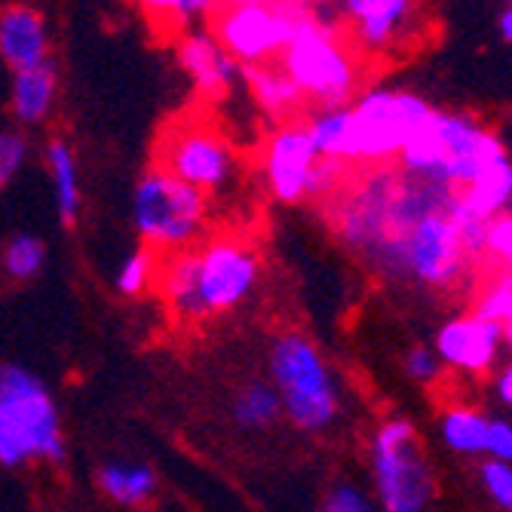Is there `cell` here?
<instances>
[{"label": "cell", "mask_w": 512, "mask_h": 512, "mask_svg": "<svg viewBox=\"0 0 512 512\" xmlns=\"http://www.w3.org/2000/svg\"><path fill=\"white\" fill-rule=\"evenodd\" d=\"M267 381L283 417L301 433H329L341 417V387L316 341L298 329L273 335L267 347Z\"/></svg>", "instance_id": "5"}, {"label": "cell", "mask_w": 512, "mask_h": 512, "mask_svg": "<svg viewBox=\"0 0 512 512\" xmlns=\"http://www.w3.org/2000/svg\"><path fill=\"white\" fill-rule=\"evenodd\" d=\"M402 371L414 381V384H421V387H430L442 378V362L439 356L433 353V347H411L402 359Z\"/></svg>", "instance_id": "31"}, {"label": "cell", "mask_w": 512, "mask_h": 512, "mask_svg": "<svg viewBox=\"0 0 512 512\" xmlns=\"http://www.w3.org/2000/svg\"><path fill=\"white\" fill-rule=\"evenodd\" d=\"M454 191L396 166L362 169L325 203L338 240L390 283L451 292L470 279V258L451 221Z\"/></svg>", "instance_id": "1"}, {"label": "cell", "mask_w": 512, "mask_h": 512, "mask_svg": "<svg viewBox=\"0 0 512 512\" xmlns=\"http://www.w3.org/2000/svg\"><path fill=\"white\" fill-rule=\"evenodd\" d=\"M329 4L347 22L356 50L387 53L396 50L411 25L417 0H329Z\"/></svg>", "instance_id": "15"}, {"label": "cell", "mask_w": 512, "mask_h": 512, "mask_svg": "<svg viewBox=\"0 0 512 512\" xmlns=\"http://www.w3.org/2000/svg\"><path fill=\"white\" fill-rule=\"evenodd\" d=\"M485 457L512 463V421H506V417H491Z\"/></svg>", "instance_id": "32"}, {"label": "cell", "mask_w": 512, "mask_h": 512, "mask_svg": "<svg viewBox=\"0 0 512 512\" xmlns=\"http://www.w3.org/2000/svg\"><path fill=\"white\" fill-rule=\"evenodd\" d=\"M258 172L264 181V191L283 206L332 200L350 178V169L344 163L319 157L304 123L298 120L270 129L261 145Z\"/></svg>", "instance_id": "10"}, {"label": "cell", "mask_w": 512, "mask_h": 512, "mask_svg": "<svg viewBox=\"0 0 512 512\" xmlns=\"http://www.w3.org/2000/svg\"><path fill=\"white\" fill-rule=\"evenodd\" d=\"M506 157L500 135L470 111L433 108L424 126L402 148L396 169L405 175L463 191L494 160Z\"/></svg>", "instance_id": "3"}, {"label": "cell", "mask_w": 512, "mask_h": 512, "mask_svg": "<svg viewBox=\"0 0 512 512\" xmlns=\"http://www.w3.org/2000/svg\"><path fill=\"white\" fill-rule=\"evenodd\" d=\"M485 258H491L500 270L512 273V209L488 221Z\"/></svg>", "instance_id": "30"}, {"label": "cell", "mask_w": 512, "mask_h": 512, "mask_svg": "<svg viewBox=\"0 0 512 512\" xmlns=\"http://www.w3.org/2000/svg\"><path fill=\"white\" fill-rule=\"evenodd\" d=\"M221 10V0H178V28H191L194 22L212 19Z\"/></svg>", "instance_id": "33"}, {"label": "cell", "mask_w": 512, "mask_h": 512, "mask_svg": "<svg viewBox=\"0 0 512 512\" xmlns=\"http://www.w3.org/2000/svg\"><path fill=\"white\" fill-rule=\"evenodd\" d=\"M65 457L68 439L50 384L28 365L0 362V467L22 470Z\"/></svg>", "instance_id": "4"}, {"label": "cell", "mask_w": 512, "mask_h": 512, "mask_svg": "<svg viewBox=\"0 0 512 512\" xmlns=\"http://www.w3.org/2000/svg\"><path fill=\"white\" fill-rule=\"evenodd\" d=\"M310 7L313 4H298V0H258V4L237 7L221 4L209 31L240 68L270 65L310 16Z\"/></svg>", "instance_id": "11"}, {"label": "cell", "mask_w": 512, "mask_h": 512, "mask_svg": "<svg viewBox=\"0 0 512 512\" xmlns=\"http://www.w3.org/2000/svg\"><path fill=\"white\" fill-rule=\"evenodd\" d=\"M28 157H31V145H28L25 132L0 129V194L16 181V175L25 169Z\"/></svg>", "instance_id": "28"}, {"label": "cell", "mask_w": 512, "mask_h": 512, "mask_svg": "<svg viewBox=\"0 0 512 512\" xmlns=\"http://www.w3.org/2000/svg\"><path fill=\"white\" fill-rule=\"evenodd\" d=\"M439 439L442 445L457 457H485L488 445V427L491 414H485L479 405L454 402L439 411Z\"/></svg>", "instance_id": "20"}, {"label": "cell", "mask_w": 512, "mask_h": 512, "mask_svg": "<svg viewBox=\"0 0 512 512\" xmlns=\"http://www.w3.org/2000/svg\"><path fill=\"white\" fill-rule=\"evenodd\" d=\"M457 197L463 200L473 215L491 221L503 212L512 209V157H500L494 163H488L467 188L457 191Z\"/></svg>", "instance_id": "21"}, {"label": "cell", "mask_w": 512, "mask_h": 512, "mask_svg": "<svg viewBox=\"0 0 512 512\" xmlns=\"http://www.w3.org/2000/svg\"><path fill=\"white\" fill-rule=\"evenodd\" d=\"M497 31H500V37L512 46V0L506 4V10L500 13V22H497Z\"/></svg>", "instance_id": "36"}, {"label": "cell", "mask_w": 512, "mask_h": 512, "mask_svg": "<svg viewBox=\"0 0 512 512\" xmlns=\"http://www.w3.org/2000/svg\"><path fill=\"white\" fill-rule=\"evenodd\" d=\"M59 89L62 74L53 59L28 71H16L10 83V117L16 129H43L50 123L59 105Z\"/></svg>", "instance_id": "17"}, {"label": "cell", "mask_w": 512, "mask_h": 512, "mask_svg": "<svg viewBox=\"0 0 512 512\" xmlns=\"http://www.w3.org/2000/svg\"><path fill=\"white\" fill-rule=\"evenodd\" d=\"M142 13L163 28H178V0H135Z\"/></svg>", "instance_id": "34"}, {"label": "cell", "mask_w": 512, "mask_h": 512, "mask_svg": "<svg viewBox=\"0 0 512 512\" xmlns=\"http://www.w3.org/2000/svg\"><path fill=\"white\" fill-rule=\"evenodd\" d=\"M491 387H494L497 402H500V405H506V408H512V359H506V362H500V365H497Z\"/></svg>", "instance_id": "35"}, {"label": "cell", "mask_w": 512, "mask_h": 512, "mask_svg": "<svg viewBox=\"0 0 512 512\" xmlns=\"http://www.w3.org/2000/svg\"><path fill=\"white\" fill-rule=\"evenodd\" d=\"M276 65L298 86L304 105L313 108H344L362 92V65L344 40L341 22L316 7H310V16L279 53Z\"/></svg>", "instance_id": "6"}, {"label": "cell", "mask_w": 512, "mask_h": 512, "mask_svg": "<svg viewBox=\"0 0 512 512\" xmlns=\"http://www.w3.org/2000/svg\"><path fill=\"white\" fill-rule=\"evenodd\" d=\"M319 512H381L375 497H371L356 479H338L319 500Z\"/></svg>", "instance_id": "26"}, {"label": "cell", "mask_w": 512, "mask_h": 512, "mask_svg": "<svg viewBox=\"0 0 512 512\" xmlns=\"http://www.w3.org/2000/svg\"><path fill=\"white\" fill-rule=\"evenodd\" d=\"M175 62L206 102H224L243 83V68L230 59L206 28H188L175 40Z\"/></svg>", "instance_id": "14"}, {"label": "cell", "mask_w": 512, "mask_h": 512, "mask_svg": "<svg viewBox=\"0 0 512 512\" xmlns=\"http://www.w3.org/2000/svg\"><path fill=\"white\" fill-rule=\"evenodd\" d=\"M506 4H509V0H506Z\"/></svg>", "instance_id": "39"}, {"label": "cell", "mask_w": 512, "mask_h": 512, "mask_svg": "<svg viewBox=\"0 0 512 512\" xmlns=\"http://www.w3.org/2000/svg\"><path fill=\"white\" fill-rule=\"evenodd\" d=\"M279 417H283V405L270 381H249L230 399V421L246 433L270 430Z\"/></svg>", "instance_id": "23"}, {"label": "cell", "mask_w": 512, "mask_h": 512, "mask_svg": "<svg viewBox=\"0 0 512 512\" xmlns=\"http://www.w3.org/2000/svg\"><path fill=\"white\" fill-rule=\"evenodd\" d=\"M157 166L206 197L224 194L240 172V157L227 135L206 120H178L157 148Z\"/></svg>", "instance_id": "12"}, {"label": "cell", "mask_w": 512, "mask_h": 512, "mask_svg": "<svg viewBox=\"0 0 512 512\" xmlns=\"http://www.w3.org/2000/svg\"><path fill=\"white\" fill-rule=\"evenodd\" d=\"M371 497L381 512H427L436 476L427 448L408 417H387L368 439Z\"/></svg>", "instance_id": "9"}, {"label": "cell", "mask_w": 512, "mask_h": 512, "mask_svg": "<svg viewBox=\"0 0 512 512\" xmlns=\"http://www.w3.org/2000/svg\"><path fill=\"white\" fill-rule=\"evenodd\" d=\"M261 255L240 237H215L188 252L166 255L157 267V292L178 322H206L243 307L261 283Z\"/></svg>", "instance_id": "2"}, {"label": "cell", "mask_w": 512, "mask_h": 512, "mask_svg": "<svg viewBox=\"0 0 512 512\" xmlns=\"http://www.w3.org/2000/svg\"><path fill=\"white\" fill-rule=\"evenodd\" d=\"M298 4H313V0H298Z\"/></svg>", "instance_id": "38"}, {"label": "cell", "mask_w": 512, "mask_h": 512, "mask_svg": "<svg viewBox=\"0 0 512 512\" xmlns=\"http://www.w3.org/2000/svg\"><path fill=\"white\" fill-rule=\"evenodd\" d=\"M503 338H506V347H512V316L503 322Z\"/></svg>", "instance_id": "37"}, {"label": "cell", "mask_w": 512, "mask_h": 512, "mask_svg": "<svg viewBox=\"0 0 512 512\" xmlns=\"http://www.w3.org/2000/svg\"><path fill=\"white\" fill-rule=\"evenodd\" d=\"M479 485L500 512H512V463L485 457L479 467Z\"/></svg>", "instance_id": "29"}, {"label": "cell", "mask_w": 512, "mask_h": 512, "mask_svg": "<svg viewBox=\"0 0 512 512\" xmlns=\"http://www.w3.org/2000/svg\"><path fill=\"white\" fill-rule=\"evenodd\" d=\"M46 258H50V249H46L43 237L37 234H16L7 240L4 252H0V270L10 279V283H34V279L43 273Z\"/></svg>", "instance_id": "24"}, {"label": "cell", "mask_w": 512, "mask_h": 512, "mask_svg": "<svg viewBox=\"0 0 512 512\" xmlns=\"http://www.w3.org/2000/svg\"><path fill=\"white\" fill-rule=\"evenodd\" d=\"M433 105L411 89L396 86H371L347 105V135L344 157L350 166H390L399 160L411 135L424 126Z\"/></svg>", "instance_id": "7"}, {"label": "cell", "mask_w": 512, "mask_h": 512, "mask_svg": "<svg viewBox=\"0 0 512 512\" xmlns=\"http://www.w3.org/2000/svg\"><path fill=\"white\" fill-rule=\"evenodd\" d=\"M209 215V197L172 178L157 163L135 181L132 227L145 249L157 258L200 246L209 230Z\"/></svg>", "instance_id": "8"}, {"label": "cell", "mask_w": 512, "mask_h": 512, "mask_svg": "<svg viewBox=\"0 0 512 512\" xmlns=\"http://www.w3.org/2000/svg\"><path fill=\"white\" fill-rule=\"evenodd\" d=\"M157 267H160V258L148 249H138V252L126 255L114 276L117 292L126 298H142L157 283Z\"/></svg>", "instance_id": "25"}, {"label": "cell", "mask_w": 512, "mask_h": 512, "mask_svg": "<svg viewBox=\"0 0 512 512\" xmlns=\"http://www.w3.org/2000/svg\"><path fill=\"white\" fill-rule=\"evenodd\" d=\"M243 86L249 92L252 105L267 117V120H279L289 123L301 114L304 99L298 86L289 80V74L279 68L276 62L270 65H255V68H243Z\"/></svg>", "instance_id": "19"}, {"label": "cell", "mask_w": 512, "mask_h": 512, "mask_svg": "<svg viewBox=\"0 0 512 512\" xmlns=\"http://www.w3.org/2000/svg\"><path fill=\"white\" fill-rule=\"evenodd\" d=\"M473 313L482 319H491L497 325H503L512 316V273L500 270L494 279H488L485 289L476 295Z\"/></svg>", "instance_id": "27"}, {"label": "cell", "mask_w": 512, "mask_h": 512, "mask_svg": "<svg viewBox=\"0 0 512 512\" xmlns=\"http://www.w3.org/2000/svg\"><path fill=\"white\" fill-rule=\"evenodd\" d=\"M99 491L117 506H145L157 494V473L148 463H105L96 473Z\"/></svg>", "instance_id": "22"}, {"label": "cell", "mask_w": 512, "mask_h": 512, "mask_svg": "<svg viewBox=\"0 0 512 512\" xmlns=\"http://www.w3.org/2000/svg\"><path fill=\"white\" fill-rule=\"evenodd\" d=\"M43 163H46V175H50V184H53V200H56L59 221L65 227H74L80 221V212H83L80 160H77L74 145L62 135H53L50 142L43 145Z\"/></svg>", "instance_id": "18"}, {"label": "cell", "mask_w": 512, "mask_h": 512, "mask_svg": "<svg viewBox=\"0 0 512 512\" xmlns=\"http://www.w3.org/2000/svg\"><path fill=\"white\" fill-rule=\"evenodd\" d=\"M503 347V325L482 319L476 313L445 319L433 338V353L439 356L442 368H451L467 378L491 375L500 365Z\"/></svg>", "instance_id": "13"}, {"label": "cell", "mask_w": 512, "mask_h": 512, "mask_svg": "<svg viewBox=\"0 0 512 512\" xmlns=\"http://www.w3.org/2000/svg\"><path fill=\"white\" fill-rule=\"evenodd\" d=\"M53 59V34L46 25V16L13 0V4H0V62L13 74L37 68Z\"/></svg>", "instance_id": "16"}]
</instances>
